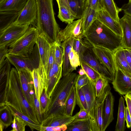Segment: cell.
<instances>
[{"mask_svg": "<svg viewBox=\"0 0 131 131\" xmlns=\"http://www.w3.org/2000/svg\"><path fill=\"white\" fill-rule=\"evenodd\" d=\"M104 101L101 103L96 102V121L98 131L102 130Z\"/></svg>", "mask_w": 131, "mask_h": 131, "instance_id": "obj_37", "label": "cell"}, {"mask_svg": "<svg viewBox=\"0 0 131 131\" xmlns=\"http://www.w3.org/2000/svg\"><path fill=\"white\" fill-rule=\"evenodd\" d=\"M74 39V37H71L64 41L61 43L63 55L62 77L76 70L71 66L69 59V53L72 47Z\"/></svg>", "mask_w": 131, "mask_h": 131, "instance_id": "obj_22", "label": "cell"}, {"mask_svg": "<svg viewBox=\"0 0 131 131\" xmlns=\"http://www.w3.org/2000/svg\"><path fill=\"white\" fill-rule=\"evenodd\" d=\"M69 59L71 66L75 70L78 67L80 66L79 56L72 48L69 53Z\"/></svg>", "mask_w": 131, "mask_h": 131, "instance_id": "obj_42", "label": "cell"}, {"mask_svg": "<svg viewBox=\"0 0 131 131\" xmlns=\"http://www.w3.org/2000/svg\"><path fill=\"white\" fill-rule=\"evenodd\" d=\"M8 105L39 124L34 109L25 97L21 86L19 73L16 68L11 69L3 92L0 94V107Z\"/></svg>", "mask_w": 131, "mask_h": 131, "instance_id": "obj_1", "label": "cell"}, {"mask_svg": "<svg viewBox=\"0 0 131 131\" xmlns=\"http://www.w3.org/2000/svg\"><path fill=\"white\" fill-rule=\"evenodd\" d=\"M124 48L126 58L131 70V49Z\"/></svg>", "mask_w": 131, "mask_h": 131, "instance_id": "obj_54", "label": "cell"}, {"mask_svg": "<svg viewBox=\"0 0 131 131\" xmlns=\"http://www.w3.org/2000/svg\"><path fill=\"white\" fill-rule=\"evenodd\" d=\"M6 58L17 71L21 69H26L32 72L34 69L39 68L40 61L38 49L36 43L32 52L28 56L22 57L7 54Z\"/></svg>", "mask_w": 131, "mask_h": 131, "instance_id": "obj_6", "label": "cell"}, {"mask_svg": "<svg viewBox=\"0 0 131 131\" xmlns=\"http://www.w3.org/2000/svg\"><path fill=\"white\" fill-rule=\"evenodd\" d=\"M58 5H63L66 7L74 15L76 16L71 9L68 0H56Z\"/></svg>", "mask_w": 131, "mask_h": 131, "instance_id": "obj_55", "label": "cell"}, {"mask_svg": "<svg viewBox=\"0 0 131 131\" xmlns=\"http://www.w3.org/2000/svg\"><path fill=\"white\" fill-rule=\"evenodd\" d=\"M70 7L79 19L81 18L80 14L82 11V4L81 0H68Z\"/></svg>", "mask_w": 131, "mask_h": 131, "instance_id": "obj_40", "label": "cell"}, {"mask_svg": "<svg viewBox=\"0 0 131 131\" xmlns=\"http://www.w3.org/2000/svg\"><path fill=\"white\" fill-rule=\"evenodd\" d=\"M17 71L25 98L30 106L34 109V95L35 91L32 71L26 69H21Z\"/></svg>", "mask_w": 131, "mask_h": 131, "instance_id": "obj_11", "label": "cell"}, {"mask_svg": "<svg viewBox=\"0 0 131 131\" xmlns=\"http://www.w3.org/2000/svg\"><path fill=\"white\" fill-rule=\"evenodd\" d=\"M76 104L75 85L72 89L66 101L65 108V114L68 116H72Z\"/></svg>", "mask_w": 131, "mask_h": 131, "instance_id": "obj_34", "label": "cell"}, {"mask_svg": "<svg viewBox=\"0 0 131 131\" xmlns=\"http://www.w3.org/2000/svg\"><path fill=\"white\" fill-rule=\"evenodd\" d=\"M125 100L124 98L121 96L119 99L118 116L115 126L116 131H124L126 127L125 124Z\"/></svg>", "mask_w": 131, "mask_h": 131, "instance_id": "obj_27", "label": "cell"}, {"mask_svg": "<svg viewBox=\"0 0 131 131\" xmlns=\"http://www.w3.org/2000/svg\"><path fill=\"white\" fill-rule=\"evenodd\" d=\"M81 89L86 99L92 131H98L96 121V97L94 83L89 79L88 83Z\"/></svg>", "mask_w": 131, "mask_h": 131, "instance_id": "obj_8", "label": "cell"}, {"mask_svg": "<svg viewBox=\"0 0 131 131\" xmlns=\"http://www.w3.org/2000/svg\"><path fill=\"white\" fill-rule=\"evenodd\" d=\"M28 0H4L0 2V11L20 12Z\"/></svg>", "mask_w": 131, "mask_h": 131, "instance_id": "obj_25", "label": "cell"}, {"mask_svg": "<svg viewBox=\"0 0 131 131\" xmlns=\"http://www.w3.org/2000/svg\"><path fill=\"white\" fill-rule=\"evenodd\" d=\"M115 90L121 95L131 93V74L116 69L114 80L112 82Z\"/></svg>", "mask_w": 131, "mask_h": 131, "instance_id": "obj_13", "label": "cell"}, {"mask_svg": "<svg viewBox=\"0 0 131 131\" xmlns=\"http://www.w3.org/2000/svg\"><path fill=\"white\" fill-rule=\"evenodd\" d=\"M77 75L72 72L62 77L59 80L48 99L42 116L43 120L50 116L65 114L66 103L75 85Z\"/></svg>", "mask_w": 131, "mask_h": 131, "instance_id": "obj_2", "label": "cell"}, {"mask_svg": "<svg viewBox=\"0 0 131 131\" xmlns=\"http://www.w3.org/2000/svg\"><path fill=\"white\" fill-rule=\"evenodd\" d=\"M37 10L36 0H28L20 11L16 20L12 24L17 25L36 24Z\"/></svg>", "mask_w": 131, "mask_h": 131, "instance_id": "obj_9", "label": "cell"}, {"mask_svg": "<svg viewBox=\"0 0 131 131\" xmlns=\"http://www.w3.org/2000/svg\"><path fill=\"white\" fill-rule=\"evenodd\" d=\"M67 129V126L63 125L56 127L41 126V131H64Z\"/></svg>", "mask_w": 131, "mask_h": 131, "instance_id": "obj_49", "label": "cell"}, {"mask_svg": "<svg viewBox=\"0 0 131 131\" xmlns=\"http://www.w3.org/2000/svg\"><path fill=\"white\" fill-rule=\"evenodd\" d=\"M13 121L12 123V129L11 131H25V127L27 125L26 123L19 117L13 115Z\"/></svg>", "mask_w": 131, "mask_h": 131, "instance_id": "obj_39", "label": "cell"}, {"mask_svg": "<svg viewBox=\"0 0 131 131\" xmlns=\"http://www.w3.org/2000/svg\"><path fill=\"white\" fill-rule=\"evenodd\" d=\"M79 74L80 75L86 74L85 71L82 68L79 70Z\"/></svg>", "mask_w": 131, "mask_h": 131, "instance_id": "obj_56", "label": "cell"}, {"mask_svg": "<svg viewBox=\"0 0 131 131\" xmlns=\"http://www.w3.org/2000/svg\"><path fill=\"white\" fill-rule=\"evenodd\" d=\"M122 38L96 20L90 27L83 38L91 45L103 47L114 52L123 48Z\"/></svg>", "mask_w": 131, "mask_h": 131, "instance_id": "obj_4", "label": "cell"}, {"mask_svg": "<svg viewBox=\"0 0 131 131\" xmlns=\"http://www.w3.org/2000/svg\"><path fill=\"white\" fill-rule=\"evenodd\" d=\"M103 8L108 12L111 17L119 22V18L118 14L122 11L118 8L113 0H102Z\"/></svg>", "mask_w": 131, "mask_h": 131, "instance_id": "obj_31", "label": "cell"}, {"mask_svg": "<svg viewBox=\"0 0 131 131\" xmlns=\"http://www.w3.org/2000/svg\"><path fill=\"white\" fill-rule=\"evenodd\" d=\"M89 79L86 74L80 75L78 74L76 79L75 87L78 89L87 85L89 83Z\"/></svg>", "mask_w": 131, "mask_h": 131, "instance_id": "obj_44", "label": "cell"}, {"mask_svg": "<svg viewBox=\"0 0 131 131\" xmlns=\"http://www.w3.org/2000/svg\"><path fill=\"white\" fill-rule=\"evenodd\" d=\"M37 14L36 28L39 34L42 35L52 44L56 41L60 31L56 20L53 0H36Z\"/></svg>", "mask_w": 131, "mask_h": 131, "instance_id": "obj_3", "label": "cell"}, {"mask_svg": "<svg viewBox=\"0 0 131 131\" xmlns=\"http://www.w3.org/2000/svg\"><path fill=\"white\" fill-rule=\"evenodd\" d=\"M86 0H81L82 4V7Z\"/></svg>", "mask_w": 131, "mask_h": 131, "instance_id": "obj_57", "label": "cell"}, {"mask_svg": "<svg viewBox=\"0 0 131 131\" xmlns=\"http://www.w3.org/2000/svg\"><path fill=\"white\" fill-rule=\"evenodd\" d=\"M10 62L6 58L1 64H0V78L1 87L3 83H6L10 71Z\"/></svg>", "mask_w": 131, "mask_h": 131, "instance_id": "obj_35", "label": "cell"}, {"mask_svg": "<svg viewBox=\"0 0 131 131\" xmlns=\"http://www.w3.org/2000/svg\"><path fill=\"white\" fill-rule=\"evenodd\" d=\"M129 2H131V0H129Z\"/></svg>", "mask_w": 131, "mask_h": 131, "instance_id": "obj_59", "label": "cell"}, {"mask_svg": "<svg viewBox=\"0 0 131 131\" xmlns=\"http://www.w3.org/2000/svg\"><path fill=\"white\" fill-rule=\"evenodd\" d=\"M32 75L36 96L40 102V96L44 90L42 83L38 68L35 69L32 72Z\"/></svg>", "mask_w": 131, "mask_h": 131, "instance_id": "obj_30", "label": "cell"}, {"mask_svg": "<svg viewBox=\"0 0 131 131\" xmlns=\"http://www.w3.org/2000/svg\"><path fill=\"white\" fill-rule=\"evenodd\" d=\"M36 28L29 27L25 34L8 49V54L29 56L32 52L39 35Z\"/></svg>", "mask_w": 131, "mask_h": 131, "instance_id": "obj_5", "label": "cell"}, {"mask_svg": "<svg viewBox=\"0 0 131 131\" xmlns=\"http://www.w3.org/2000/svg\"><path fill=\"white\" fill-rule=\"evenodd\" d=\"M82 23L81 18L68 23L64 29L59 32L56 42L61 45L62 42L71 37L77 39L83 38L81 31Z\"/></svg>", "mask_w": 131, "mask_h": 131, "instance_id": "obj_14", "label": "cell"}, {"mask_svg": "<svg viewBox=\"0 0 131 131\" xmlns=\"http://www.w3.org/2000/svg\"><path fill=\"white\" fill-rule=\"evenodd\" d=\"M63 52L61 45L55 42V61L60 66H62L63 61Z\"/></svg>", "mask_w": 131, "mask_h": 131, "instance_id": "obj_41", "label": "cell"}, {"mask_svg": "<svg viewBox=\"0 0 131 131\" xmlns=\"http://www.w3.org/2000/svg\"><path fill=\"white\" fill-rule=\"evenodd\" d=\"M34 108L39 123L41 124L43 119L41 113L40 102L37 99L35 93L34 95Z\"/></svg>", "mask_w": 131, "mask_h": 131, "instance_id": "obj_45", "label": "cell"}, {"mask_svg": "<svg viewBox=\"0 0 131 131\" xmlns=\"http://www.w3.org/2000/svg\"><path fill=\"white\" fill-rule=\"evenodd\" d=\"M20 12L12 11H0V32L16 20Z\"/></svg>", "mask_w": 131, "mask_h": 131, "instance_id": "obj_24", "label": "cell"}, {"mask_svg": "<svg viewBox=\"0 0 131 131\" xmlns=\"http://www.w3.org/2000/svg\"><path fill=\"white\" fill-rule=\"evenodd\" d=\"M97 20L117 35L122 37V29L119 22L113 18L104 8L98 10Z\"/></svg>", "mask_w": 131, "mask_h": 131, "instance_id": "obj_15", "label": "cell"}, {"mask_svg": "<svg viewBox=\"0 0 131 131\" xmlns=\"http://www.w3.org/2000/svg\"><path fill=\"white\" fill-rule=\"evenodd\" d=\"M58 6L59 12L58 16L62 22L68 24L72 22L76 19H78L65 6L59 5Z\"/></svg>", "mask_w": 131, "mask_h": 131, "instance_id": "obj_32", "label": "cell"}, {"mask_svg": "<svg viewBox=\"0 0 131 131\" xmlns=\"http://www.w3.org/2000/svg\"><path fill=\"white\" fill-rule=\"evenodd\" d=\"M4 0H0V2H2Z\"/></svg>", "mask_w": 131, "mask_h": 131, "instance_id": "obj_58", "label": "cell"}, {"mask_svg": "<svg viewBox=\"0 0 131 131\" xmlns=\"http://www.w3.org/2000/svg\"><path fill=\"white\" fill-rule=\"evenodd\" d=\"M91 49L100 62L115 76L116 69L113 52L104 47L92 45Z\"/></svg>", "mask_w": 131, "mask_h": 131, "instance_id": "obj_12", "label": "cell"}, {"mask_svg": "<svg viewBox=\"0 0 131 131\" xmlns=\"http://www.w3.org/2000/svg\"><path fill=\"white\" fill-rule=\"evenodd\" d=\"M66 131H92L90 119L83 120H74L67 126Z\"/></svg>", "mask_w": 131, "mask_h": 131, "instance_id": "obj_28", "label": "cell"}, {"mask_svg": "<svg viewBox=\"0 0 131 131\" xmlns=\"http://www.w3.org/2000/svg\"><path fill=\"white\" fill-rule=\"evenodd\" d=\"M114 97L110 91L104 101L103 110V120L102 131H104L114 119Z\"/></svg>", "mask_w": 131, "mask_h": 131, "instance_id": "obj_21", "label": "cell"}, {"mask_svg": "<svg viewBox=\"0 0 131 131\" xmlns=\"http://www.w3.org/2000/svg\"><path fill=\"white\" fill-rule=\"evenodd\" d=\"M109 82L106 77L102 75L94 83L97 102L101 103L104 101L107 95L111 91V88Z\"/></svg>", "mask_w": 131, "mask_h": 131, "instance_id": "obj_18", "label": "cell"}, {"mask_svg": "<svg viewBox=\"0 0 131 131\" xmlns=\"http://www.w3.org/2000/svg\"><path fill=\"white\" fill-rule=\"evenodd\" d=\"M98 11L89 7L82 8L81 18L82 19L81 31L83 38L90 27L97 20Z\"/></svg>", "mask_w": 131, "mask_h": 131, "instance_id": "obj_19", "label": "cell"}, {"mask_svg": "<svg viewBox=\"0 0 131 131\" xmlns=\"http://www.w3.org/2000/svg\"><path fill=\"white\" fill-rule=\"evenodd\" d=\"M80 62V66L83 69L89 79L94 83L96 80L101 75L98 72L91 67L87 64L81 61Z\"/></svg>", "mask_w": 131, "mask_h": 131, "instance_id": "obj_36", "label": "cell"}, {"mask_svg": "<svg viewBox=\"0 0 131 131\" xmlns=\"http://www.w3.org/2000/svg\"><path fill=\"white\" fill-rule=\"evenodd\" d=\"M13 119L11 111L7 105L0 107V131H3L10 126L12 123Z\"/></svg>", "mask_w": 131, "mask_h": 131, "instance_id": "obj_26", "label": "cell"}, {"mask_svg": "<svg viewBox=\"0 0 131 131\" xmlns=\"http://www.w3.org/2000/svg\"><path fill=\"white\" fill-rule=\"evenodd\" d=\"M125 119L127 127L128 128L131 127V117L127 106L125 107Z\"/></svg>", "mask_w": 131, "mask_h": 131, "instance_id": "obj_52", "label": "cell"}, {"mask_svg": "<svg viewBox=\"0 0 131 131\" xmlns=\"http://www.w3.org/2000/svg\"><path fill=\"white\" fill-rule=\"evenodd\" d=\"M36 43L38 48L40 61L46 71L48 66L52 44H50L42 34H39L36 40Z\"/></svg>", "mask_w": 131, "mask_h": 131, "instance_id": "obj_16", "label": "cell"}, {"mask_svg": "<svg viewBox=\"0 0 131 131\" xmlns=\"http://www.w3.org/2000/svg\"><path fill=\"white\" fill-rule=\"evenodd\" d=\"M119 22L122 32L123 47L131 49V17L125 14L119 19Z\"/></svg>", "mask_w": 131, "mask_h": 131, "instance_id": "obj_17", "label": "cell"}, {"mask_svg": "<svg viewBox=\"0 0 131 131\" xmlns=\"http://www.w3.org/2000/svg\"><path fill=\"white\" fill-rule=\"evenodd\" d=\"M10 111L13 115L17 116L23 120L27 124V125L29 127L31 130L33 131L36 130L41 131V126L40 124H38L30 118L18 111L12 107L7 105Z\"/></svg>", "mask_w": 131, "mask_h": 131, "instance_id": "obj_29", "label": "cell"}, {"mask_svg": "<svg viewBox=\"0 0 131 131\" xmlns=\"http://www.w3.org/2000/svg\"><path fill=\"white\" fill-rule=\"evenodd\" d=\"M55 61V43L52 44L50 55L49 58V61L46 73L47 74L52 68Z\"/></svg>", "mask_w": 131, "mask_h": 131, "instance_id": "obj_47", "label": "cell"}, {"mask_svg": "<svg viewBox=\"0 0 131 131\" xmlns=\"http://www.w3.org/2000/svg\"><path fill=\"white\" fill-rule=\"evenodd\" d=\"M76 116L77 113L73 116L65 114L50 116L43 119L41 125L42 126L51 127L67 126L74 120Z\"/></svg>", "mask_w": 131, "mask_h": 131, "instance_id": "obj_20", "label": "cell"}, {"mask_svg": "<svg viewBox=\"0 0 131 131\" xmlns=\"http://www.w3.org/2000/svg\"><path fill=\"white\" fill-rule=\"evenodd\" d=\"M48 99L47 95L44 90L41 95L40 99V107L42 116L46 110Z\"/></svg>", "mask_w": 131, "mask_h": 131, "instance_id": "obj_46", "label": "cell"}, {"mask_svg": "<svg viewBox=\"0 0 131 131\" xmlns=\"http://www.w3.org/2000/svg\"><path fill=\"white\" fill-rule=\"evenodd\" d=\"M90 119L89 116L87 111L80 109V111L77 113V116L74 120H83Z\"/></svg>", "mask_w": 131, "mask_h": 131, "instance_id": "obj_48", "label": "cell"}, {"mask_svg": "<svg viewBox=\"0 0 131 131\" xmlns=\"http://www.w3.org/2000/svg\"><path fill=\"white\" fill-rule=\"evenodd\" d=\"M75 90L76 104L80 109H83L87 111L86 99L83 91L81 89H78L75 88Z\"/></svg>", "mask_w": 131, "mask_h": 131, "instance_id": "obj_38", "label": "cell"}, {"mask_svg": "<svg viewBox=\"0 0 131 131\" xmlns=\"http://www.w3.org/2000/svg\"><path fill=\"white\" fill-rule=\"evenodd\" d=\"M79 57L80 61L87 64L94 69L106 77L109 82H112L114 81L115 76L100 62L93 52L91 47Z\"/></svg>", "mask_w": 131, "mask_h": 131, "instance_id": "obj_10", "label": "cell"}, {"mask_svg": "<svg viewBox=\"0 0 131 131\" xmlns=\"http://www.w3.org/2000/svg\"><path fill=\"white\" fill-rule=\"evenodd\" d=\"M4 0H3V1H4Z\"/></svg>", "mask_w": 131, "mask_h": 131, "instance_id": "obj_60", "label": "cell"}, {"mask_svg": "<svg viewBox=\"0 0 131 131\" xmlns=\"http://www.w3.org/2000/svg\"><path fill=\"white\" fill-rule=\"evenodd\" d=\"M8 47L6 46H0V64L4 61L8 53Z\"/></svg>", "mask_w": 131, "mask_h": 131, "instance_id": "obj_50", "label": "cell"}, {"mask_svg": "<svg viewBox=\"0 0 131 131\" xmlns=\"http://www.w3.org/2000/svg\"><path fill=\"white\" fill-rule=\"evenodd\" d=\"M29 25L12 24L0 32V46L10 47L25 34Z\"/></svg>", "mask_w": 131, "mask_h": 131, "instance_id": "obj_7", "label": "cell"}, {"mask_svg": "<svg viewBox=\"0 0 131 131\" xmlns=\"http://www.w3.org/2000/svg\"><path fill=\"white\" fill-rule=\"evenodd\" d=\"M121 8L125 14L131 17V2L124 4Z\"/></svg>", "mask_w": 131, "mask_h": 131, "instance_id": "obj_51", "label": "cell"}, {"mask_svg": "<svg viewBox=\"0 0 131 131\" xmlns=\"http://www.w3.org/2000/svg\"><path fill=\"white\" fill-rule=\"evenodd\" d=\"M124 49V48H121L114 52L116 68L131 74V70L127 61Z\"/></svg>", "mask_w": 131, "mask_h": 131, "instance_id": "obj_23", "label": "cell"}, {"mask_svg": "<svg viewBox=\"0 0 131 131\" xmlns=\"http://www.w3.org/2000/svg\"><path fill=\"white\" fill-rule=\"evenodd\" d=\"M85 7H90L97 11L103 8L102 0H86L82 8Z\"/></svg>", "mask_w": 131, "mask_h": 131, "instance_id": "obj_43", "label": "cell"}, {"mask_svg": "<svg viewBox=\"0 0 131 131\" xmlns=\"http://www.w3.org/2000/svg\"><path fill=\"white\" fill-rule=\"evenodd\" d=\"M126 101L127 106L131 117V93H129L124 96Z\"/></svg>", "mask_w": 131, "mask_h": 131, "instance_id": "obj_53", "label": "cell"}, {"mask_svg": "<svg viewBox=\"0 0 131 131\" xmlns=\"http://www.w3.org/2000/svg\"><path fill=\"white\" fill-rule=\"evenodd\" d=\"M83 38H74L72 47L79 56L83 54L92 46L86 39Z\"/></svg>", "mask_w": 131, "mask_h": 131, "instance_id": "obj_33", "label": "cell"}]
</instances>
